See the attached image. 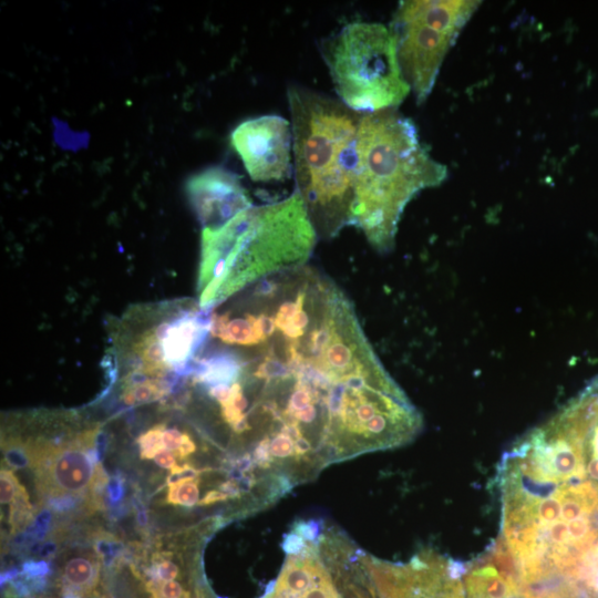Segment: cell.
Segmentation results:
<instances>
[{
  "label": "cell",
  "mask_w": 598,
  "mask_h": 598,
  "mask_svg": "<svg viewBox=\"0 0 598 598\" xmlns=\"http://www.w3.org/2000/svg\"><path fill=\"white\" fill-rule=\"evenodd\" d=\"M202 360L217 383L219 421L287 492L332 463L402 446L422 427L349 298L308 265L210 310Z\"/></svg>",
  "instance_id": "cell-1"
},
{
  "label": "cell",
  "mask_w": 598,
  "mask_h": 598,
  "mask_svg": "<svg viewBox=\"0 0 598 598\" xmlns=\"http://www.w3.org/2000/svg\"><path fill=\"white\" fill-rule=\"evenodd\" d=\"M497 542L527 595L598 598V456L561 427L524 434L499 461Z\"/></svg>",
  "instance_id": "cell-2"
},
{
  "label": "cell",
  "mask_w": 598,
  "mask_h": 598,
  "mask_svg": "<svg viewBox=\"0 0 598 598\" xmlns=\"http://www.w3.org/2000/svg\"><path fill=\"white\" fill-rule=\"evenodd\" d=\"M318 234L297 192L203 229L197 301L213 310L257 282L307 265Z\"/></svg>",
  "instance_id": "cell-3"
},
{
  "label": "cell",
  "mask_w": 598,
  "mask_h": 598,
  "mask_svg": "<svg viewBox=\"0 0 598 598\" xmlns=\"http://www.w3.org/2000/svg\"><path fill=\"white\" fill-rule=\"evenodd\" d=\"M446 176V167L429 154L410 118L394 109L363 114L350 226L359 228L377 250H390L409 202Z\"/></svg>",
  "instance_id": "cell-4"
},
{
  "label": "cell",
  "mask_w": 598,
  "mask_h": 598,
  "mask_svg": "<svg viewBox=\"0 0 598 598\" xmlns=\"http://www.w3.org/2000/svg\"><path fill=\"white\" fill-rule=\"evenodd\" d=\"M209 315L197 300L178 298L131 306L111 321L106 361L125 406L159 400L186 379Z\"/></svg>",
  "instance_id": "cell-5"
},
{
  "label": "cell",
  "mask_w": 598,
  "mask_h": 598,
  "mask_svg": "<svg viewBox=\"0 0 598 598\" xmlns=\"http://www.w3.org/2000/svg\"><path fill=\"white\" fill-rule=\"evenodd\" d=\"M296 192L318 236L350 226L361 113L297 85L288 89Z\"/></svg>",
  "instance_id": "cell-6"
},
{
  "label": "cell",
  "mask_w": 598,
  "mask_h": 598,
  "mask_svg": "<svg viewBox=\"0 0 598 598\" xmlns=\"http://www.w3.org/2000/svg\"><path fill=\"white\" fill-rule=\"evenodd\" d=\"M321 52L339 100L358 113L393 110L411 92L393 31L383 23L351 22L326 39Z\"/></svg>",
  "instance_id": "cell-7"
},
{
  "label": "cell",
  "mask_w": 598,
  "mask_h": 598,
  "mask_svg": "<svg viewBox=\"0 0 598 598\" xmlns=\"http://www.w3.org/2000/svg\"><path fill=\"white\" fill-rule=\"evenodd\" d=\"M482 2L471 0L400 1L390 28L402 74L417 103L433 90L440 69L460 32Z\"/></svg>",
  "instance_id": "cell-8"
},
{
  "label": "cell",
  "mask_w": 598,
  "mask_h": 598,
  "mask_svg": "<svg viewBox=\"0 0 598 598\" xmlns=\"http://www.w3.org/2000/svg\"><path fill=\"white\" fill-rule=\"evenodd\" d=\"M230 142L255 182H282L293 173L291 123L264 115L240 123Z\"/></svg>",
  "instance_id": "cell-9"
},
{
  "label": "cell",
  "mask_w": 598,
  "mask_h": 598,
  "mask_svg": "<svg viewBox=\"0 0 598 598\" xmlns=\"http://www.w3.org/2000/svg\"><path fill=\"white\" fill-rule=\"evenodd\" d=\"M186 193L203 229L219 228L252 206L240 178L220 166L192 176Z\"/></svg>",
  "instance_id": "cell-10"
},
{
  "label": "cell",
  "mask_w": 598,
  "mask_h": 598,
  "mask_svg": "<svg viewBox=\"0 0 598 598\" xmlns=\"http://www.w3.org/2000/svg\"><path fill=\"white\" fill-rule=\"evenodd\" d=\"M194 566L175 551L155 550L131 569L148 598H202Z\"/></svg>",
  "instance_id": "cell-11"
},
{
  "label": "cell",
  "mask_w": 598,
  "mask_h": 598,
  "mask_svg": "<svg viewBox=\"0 0 598 598\" xmlns=\"http://www.w3.org/2000/svg\"><path fill=\"white\" fill-rule=\"evenodd\" d=\"M101 578V563L90 551L79 553L69 558L59 569L62 591L76 598H90L95 592Z\"/></svg>",
  "instance_id": "cell-12"
},
{
  "label": "cell",
  "mask_w": 598,
  "mask_h": 598,
  "mask_svg": "<svg viewBox=\"0 0 598 598\" xmlns=\"http://www.w3.org/2000/svg\"><path fill=\"white\" fill-rule=\"evenodd\" d=\"M166 502L187 507L199 505V478L184 477L169 483Z\"/></svg>",
  "instance_id": "cell-13"
},
{
  "label": "cell",
  "mask_w": 598,
  "mask_h": 598,
  "mask_svg": "<svg viewBox=\"0 0 598 598\" xmlns=\"http://www.w3.org/2000/svg\"><path fill=\"white\" fill-rule=\"evenodd\" d=\"M164 429V421H158L148 426L144 432L137 436V445L140 448V455L143 458H154L156 454L165 450L162 433Z\"/></svg>",
  "instance_id": "cell-14"
},
{
  "label": "cell",
  "mask_w": 598,
  "mask_h": 598,
  "mask_svg": "<svg viewBox=\"0 0 598 598\" xmlns=\"http://www.w3.org/2000/svg\"><path fill=\"white\" fill-rule=\"evenodd\" d=\"M0 485L1 503H12L20 487V483L11 471L6 468L1 470Z\"/></svg>",
  "instance_id": "cell-15"
},
{
  "label": "cell",
  "mask_w": 598,
  "mask_h": 598,
  "mask_svg": "<svg viewBox=\"0 0 598 598\" xmlns=\"http://www.w3.org/2000/svg\"><path fill=\"white\" fill-rule=\"evenodd\" d=\"M176 457L177 456L175 452L165 448L161 451L158 454H156L153 460L158 466L163 468L172 470L177 465Z\"/></svg>",
  "instance_id": "cell-16"
}]
</instances>
